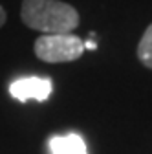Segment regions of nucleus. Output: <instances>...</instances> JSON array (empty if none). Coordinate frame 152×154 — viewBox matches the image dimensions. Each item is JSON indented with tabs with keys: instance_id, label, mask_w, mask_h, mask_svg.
Wrapping results in <instances>:
<instances>
[{
	"instance_id": "f257e3e1",
	"label": "nucleus",
	"mask_w": 152,
	"mask_h": 154,
	"mask_svg": "<svg viewBox=\"0 0 152 154\" xmlns=\"http://www.w3.org/2000/svg\"><path fill=\"white\" fill-rule=\"evenodd\" d=\"M20 18L28 28L42 35L71 33L79 26L77 9L61 0H24Z\"/></svg>"
},
{
	"instance_id": "f03ea898",
	"label": "nucleus",
	"mask_w": 152,
	"mask_h": 154,
	"mask_svg": "<svg viewBox=\"0 0 152 154\" xmlns=\"http://www.w3.org/2000/svg\"><path fill=\"white\" fill-rule=\"evenodd\" d=\"M33 50L44 63H71L84 53V41L73 33H48L37 38Z\"/></svg>"
},
{
	"instance_id": "7ed1b4c3",
	"label": "nucleus",
	"mask_w": 152,
	"mask_h": 154,
	"mask_svg": "<svg viewBox=\"0 0 152 154\" xmlns=\"http://www.w3.org/2000/svg\"><path fill=\"white\" fill-rule=\"evenodd\" d=\"M53 86L48 77H22L11 83L9 92L15 99L26 103L28 99L35 101H46L50 97Z\"/></svg>"
},
{
	"instance_id": "20e7f679",
	"label": "nucleus",
	"mask_w": 152,
	"mask_h": 154,
	"mask_svg": "<svg viewBox=\"0 0 152 154\" xmlns=\"http://www.w3.org/2000/svg\"><path fill=\"white\" fill-rule=\"evenodd\" d=\"M51 154H88L84 140L75 132H70L66 136H53L48 141Z\"/></svg>"
},
{
	"instance_id": "39448f33",
	"label": "nucleus",
	"mask_w": 152,
	"mask_h": 154,
	"mask_svg": "<svg viewBox=\"0 0 152 154\" xmlns=\"http://www.w3.org/2000/svg\"><path fill=\"white\" fill-rule=\"evenodd\" d=\"M138 59L141 61V64L152 70V24L145 29L141 41L138 44Z\"/></svg>"
},
{
	"instance_id": "423d86ee",
	"label": "nucleus",
	"mask_w": 152,
	"mask_h": 154,
	"mask_svg": "<svg viewBox=\"0 0 152 154\" xmlns=\"http://www.w3.org/2000/svg\"><path fill=\"white\" fill-rule=\"evenodd\" d=\"M96 48H97V44L93 41H86L84 42V50H96Z\"/></svg>"
},
{
	"instance_id": "0eeeda50",
	"label": "nucleus",
	"mask_w": 152,
	"mask_h": 154,
	"mask_svg": "<svg viewBox=\"0 0 152 154\" xmlns=\"http://www.w3.org/2000/svg\"><path fill=\"white\" fill-rule=\"evenodd\" d=\"M4 22H6V11H4L2 6H0V28L4 26Z\"/></svg>"
}]
</instances>
